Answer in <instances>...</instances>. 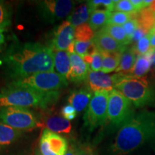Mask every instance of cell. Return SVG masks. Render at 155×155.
Returning a JSON list of instances; mask_svg holds the SVG:
<instances>
[{
    "instance_id": "obj_40",
    "label": "cell",
    "mask_w": 155,
    "mask_h": 155,
    "mask_svg": "<svg viewBox=\"0 0 155 155\" xmlns=\"http://www.w3.org/2000/svg\"><path fill=\"white\" fill-rule=\"evenodd\" d=\"M152 61H153V63H152V65H153V67H154V71H155V52H154V55H153Z\"/></svg>"
},
{
    "instance_id": "obj_8",
    "label": "cell",
    "mask_w": 155,
    "mask_h": 155,
    "mask_svg": "<svg viewBox=\"0 0 155 155\" xmlns=\"http://www.w3.org/2000/svg\"><path fill=\"white\" fill-rule=\"evenodd\" d=\"M109 92L96 91L94 93L84 114V125L88 130L106 124L107 120L108 101Z\"/></svg>"
},
{
    "instance_id": "obj_29",
    "label": "cell",
    "mask_w": 155,
    "mask_h": 155,
    "mask_svg": "<svg viewBox=\"0 0 155 155\" xmlns=\"http://www.w3.org/2000/svg\"><path fill=\"white\" fill-rule=\"evenodd\" d=\"M134 52L137 55H142L148 53L151 50L150 41L148 35H145L136 42V45L133 47Z\"/></svg>"
},
{
    "instance_id": "obj_20",
    "label": "cell",
    "mask_w": 155,
    "mask_h": 155,
    "mask_svg": "<svg viewBox=\"0 0 155 155\" xmlns=\"http://www.w3.org/2000/svg\"><path fill=\"white\" fill-rule=\"evenodd\" d=\"M137 56L138 55L134 52L133 48H126L121 54L119 67L116 71V73H121L126 75L130 74Z\"/></svg>"
},
{
    "instance_id": "obj_16",
    "label": "cell",
    "mask_w": 155,
    "mask_h": 155,
    "mask_svg": "<svg viewBox=\"0 0 155 155\" xmlns=\"http://www.w3.org/2000/svg\"><path fill=\"white\" fill-rule=\"evenodd\" d=\"M155 50L151 49L148 53L137 56L135 64L129 75L137 78H142L149 72L152 65V58Z\"/></svg>"
},
{
    "instance_id": "obj_42",
    "label": "cell",
    "mask_w": 155,
    "mask_h": 155,
    "mask_svg": "<svg viewBox=\"0 0 155 155\" xmlns=\"http://www.w3.org/2000/svg\"><path fill=\"white\" fill-rule=\"evenodd\" d=\"M154 28H155V23H154Z\"/></svg>"
},
{
    "instance_id": "obj_5",
    "label": "cell",
    "mask_w": 155,
    "mask_h": 155,
    "mask_svg": "<svg viewBox=\"0 0 155 155\" xmlns=\"http://www.w3.org/2000/svg\"><path fill=\"white\" fill-rule=\"evenodd\" d=\"M135 115L133 104L116 89L108 94L106 123L113 129H120Z\"/></svg>"
},
{
    "instance_id": "obj_34",
    "label": "cell",
    "mask_w": 155,
    "mask_h": 155,
    "mask_svg": "<svg viewBox=\"0 0 155 155\" xmlns=\"http://www.w3.org/2000/svg\"><path fill=\"white\" fill-rule=\"evenodd\" d=\"M76 111L72 106L68 104V105L64 106L61 109L62 116H63L65 119H66L69 121L74 119L76 116Z\"/></svg>"
},
{
    "instance_id": "obj_2",
    "label": "cell",
    "mask_w": 155,
    "mask_h": 155,
    "mask_svg": "<svg viewBox=\"0 0 155 155\" xmlns=\"http://www.w3.org/2000/svg\"><path fill=\"white\" fill-rule=\"evenodd\" d=\"M155 141V111L135 114L116 134L110 150L112 155H127Z\"/></svg>"
},
{
    "instance_id": "obj_37",
    "label": "cell",
    "mask_w": 155,
    "mask_h": 155,
    "mask_svg": "<svg viewBox=\"0 0 155 155\" xmlns=\"http://www.w3.org/2000/svg\"><path fill=\"white\" fill-rule=\"evenodd\" d=\"M149 38H150L151 49L155 50V28L151 29L150 32L147 34Z\"/></svg>"
},
{
    "instance_id": "obj_13",
    "label": "cell",
    "mask_w": 155,
    "mask_h": 155,
    "mask_svg": "<svg viewBox=\"0 0 155 155\" xmlns=\"http://www.w3.org/2000/svg\"><path fill=\"white\" fill-rule=\"evenodd\" d=\"M92 41L99 51L121 53L127 48L125 45L114 40L102 29L95 34Z\"/></svg>"
},
{
    "instance_id": "obj_21",
    "label": "cell",
    "mask_w": 155,
    "mask_h": 155,
    "mask_svg": "<svg viewBox=\"0 0 155 155\" xmlns=\"http://www.w3.org/2000/svg\"><path fill=\"white\" fill-rule=\"evenodd\" d=\"M91 12L87 4H82L78 8L73 9L66 20L75 28L80 25L86 24L87 21H88Z\"/></svg>"
},
{
    "instance_id": "obj_32",
    "label": "cell",
    "mask_w": 155,
    "mask_h": 155,
    "mask_svg": "<svg viewBox=\"0 0 155 155\" xmlns=\"http://www.w3.org/2000/svg\"><path fill=\"white\" fill-rule=\"evenodd\" d=\"M123 28L124 29L126 34H127V35L128 36V38H129V40L131 42V38L132 37L133 34L139 28V23L138 19L137 18V15H135L134 17H133L130 20L128 21L127 23H125L123 25Z\"/></svg>"
},
{
    "instance_id": "obj_22",
    "label": "cell",
    "mask_w": 155,
    "mask_h": 155,
    "mask_svg": "<svg viewBox=\"0 0 155 155\" xmlns=\"http://www.w3.org/2000/svg\"><path fill=\"white\" fill-rule=\"evenodd\" d=\"M111 12L106 9H96L91 14L88 19V25L94 31L103 28L108 25Z\"/></svg>"
},
{
    "instance_id": "obj_33",
    "label": "cell",
    "mask_w": 155,
    "mask_h": 155,
    "mask_svg": "<svg viewBox=\"0 0 155 155\" xmlns=\"http://www.w3.org/2000/svg\"><path fill=\"white\" fill-rule=\"evenodd\" d=\"M75 155H98L92 146L88 144H81L75 151Z\"/></svg>"
},
{
    "instance_id": "obj_7",
    "label": "cell",
    "mask_w": 155,
    "mask_h": 155,
    "mask_svg": "<svg viewBox=\"0 0 155 155\" xmlns=\"http://www.w3.org/2000/svg\"><path fill=\"white\" fill-rule=\"evenodd\" d=\"M0 121L20 131L32 130L42 125L28 108L14 106L0 108Z\"/></svg>"
},
{
    "instance_id": "obj_23",
    "label": "cell",
    "mask_w": 155,
    "mask_h": 155,
    "mask_svg": "<svg viewBox=\"0 0 155 155\" xmlns=\"http://www.w3.org/2000/svg\"><path fill=\"white\" fill-rule=\"evenodd\" d=\"M102 55V72L105 73H110L119 67L120 63L121 54L119 53H107V52L100 51Z\"/></svg>"
},
{
    "instance_id": "obj_36",
    "label": "cell",
    "mask_w": 155,
    "mask_h": 155,
    "mask_svg": "<svg viewBox=\"0 0 155 155\" xmlns=\"http://www.w3.org/2000/svg\"><path fill=\"white\" fill-rule=\"evenodd\" d=\"M148 34V32H147L144 29H143L141 27L137 29V30L135 31L134 33L133 34L132 37L131 38V42H138L140 39L144 38L145 35Z\"/></svg>"
},
{
    "instance_id": "obj_11",
    "label": "cell",
    "mask_w": 155,
    "mask_h": 155,
    "mask_svg": "<svg viewBox=\"0 0 155 155\" xmlns=\"http://www.w3.org/2000/svg\"><path fill=\"white\" fill-rule=\"evenodd\" d=\"M126 75L121 73L109 75L101 71H93L90 70L87 77V82L89 88L94 93L96 91L111 92L115 89L116 85Z\"/></svg>"
},
{
    "instance_id": "obj_39",
    "label": "cell",
    "mask_w": 155,
    "mask_h": 155,
    "mask_svg": "<svg viewBox=\"0 0 155 155\" xmlns=\"http://www.w3.org/2000/svg\"><path fill=\"white\" fill-rule=\"evenodd\" d=\"M5 35H4L2 32H0V49H1L2 46L3 45V44L5 43Z\"/></svg>"
},
{
    "instance_id": "obj_1",
    "label": "cell",
    "mask_w": 155,
    "mask_h": 155,
    "mask_svg": "<svg viewBox=\"0 0 155 155\" xmlns=\"http://www.w3.org/2000/svg\"><path fill=\"white\" fill-rule=\"evenodd\" d=\"M6 74L13 81L42 72H53V50L38 42H15L2 59Z\"/></svg>"
},
{
    "instance_id": "obj_14",
    "label": "cell",
    "mask_w": 155,
    "mask_h": 155,
    "mask_svg": "<svg viewBox=\"0 0 155 155\" xmlns=\"http://www.w3.org/2000/svg\"><path fill=\"white\" fill-rule=\"evenodd\" d=\"M71 68L66 78L73 82H81L86 80L89 72V65L83 58L75 53L70 54Z\"/></svg>"
},
{
    "instance_id": "obj_28",
    "label": "cell",
    "mask_w": 155,
    "mask_h": 155,
    "mask_svg": "<svg viewBox=\"0 0 155 155\" xmlns=\"http://www.w3.org/2000/svg\"><path fill=\"white\" fill-rule=\"evenodd\" d=\"M75 53L80 55L81 58H84L85 56L90 55L94 51L96 46L94 42L91 41L88 42H80L74 40Z\"/></svg>"
},
{
    "instance_id": "obj_25",
    "label": "cell",
    "mask_w": 155,
    "mask_h": 155,
    "mask_svg": "<svg viewBox=\"0 0 155 155\" xmlns=\"http://www.w3.org/2000/svg\"><path fill=\"white\" fill-rule=\"evenodd\" d=\"M12 22V10L10 7L0 1V32H4L10 26Z\"/></svg>"
},
{
    "instance_id": "obj_31",
    "label": "cell",
    "mask_w": 155,
    "mask_h": 155,
    "mask_svg": "<svg viewBox=\"0 0 155 155\" xmlns=\"http://www.w3.org/2000/svg\"><path fill=\"white\" fill-rule=\"evenodd\" d=\"M114 10L116 12H122L126 13L136 12L135 8L134 7L131 0H119L116 1Z\"/></svg>"
},
{
    "instance_id": "obj_19",
    "label": "cell",
    "mask_w": 155,
    "mask_h": 155,
    "mask_svg": "<svg viewBox=\"0 0 155 155\" xmlns=\"http://www.w3.org/2000/svg\"><path fill=\"white\" fill-rule=\"evenodd\" d=\"M54 67L59 75L66 78L71 68V57L66 50H53ZM67 79V78H66Z\"/></svg>"
},
{
    "instance_id": "obj_18",
    "label": "cell",
    "mask_w": 155,
    "mask_h": 155,
    "mask_svg": "<svg viewBox=\"0 0 155 155\" xmlns=\"http://www.w3.org/2000/svg\"><path fill=\"white\" fill-rule=\"evenodd\" d=\"M22 134V131L17 130L0 121V150L14 144Z\"/></svg>"
},
{
    "instance_id": "obj_3",
    "label": "cell",
    "mask_w": 155,
    "mask_h": 155,
    "mask_svg": "<svg viewBox=\"0 0 155 155\" xmlns=\"http://www.w3.org/2000/svg\"><path fill=\"white\" fill-rule=\"evenodd\" d=\"M59 94V91L41 92L8 84L0 91V108L9 106L45 108L57 101Z\"/></svg>"
},
{
    "instance_id": "obj_38",
    "label": "cell",
    "mask_w": 155,
    "mask_h": 155,
    "mask_svg": "<svg viewBox=\"0 0 155 155\" xmlns=\"http://www.w3.org/2000/svg\"><path fill=\"white\" fill-rule=\"evenodd\" d=\"M75 151H76V148L73 145H71L68 147V150L65 155H75Z\"/></svg>"
},
{
    "instance_id": "obj_27",
    "label": "cell",
    "mask_w": 155,
    "mask_h": 155,
    "mask_svg": "<svg viewBox=\"0 0 155 155\" xmlns=\"http://www.w3.org/2000/svg\"><path fill=\"white\" fill-rule=\"evenodd\" d=\"M135 13L137 12L126 13L122 12H112L110 14L108 24L123 26L128 21L135 17Z\"/></svg>"
},
{
    "instance_id": "obj_9",
    "label": "cell",
    "mask_w": 155,
    "mask_h": 155,
    "mask_svg": "<svg viewBox=\"0 0 155 155\" xmlns=\"http://www.w3.org/2000/svg\"><path fill=\"white\" fill-rule=\"evenodd\" d=\"M74 5V2L69 0H45L38 2V11L45 21L54 23L67 17Z\"/></svg>"
},
{
    "instance_id": "obj_10",
    "label": "cell",
    "mask_w": 155,
    "mask_h": 155,
    "mask_svg": "<svg viewBox=\"0 0 155 155\" xmlns=\"http://www.w3.org/2000/svg\"><path fill=\"white\" fill-rule=\"evenodd\" d=\"M68 150L66 139L58 134L44 129L39 150L42 155H65Z\"/></svg>"
},
{
    "instance_id": "obj_26",
    "label": "cell",
    "mask_w": 155,
    "mask_h": 155,
    "mask_svg": "<svg viewBox=\"0 0 155 155\" xmlns=\"http://www.w3.org/2000/svg\"><path fill=\"white\" fill-rule=\"evenodd\" d=\"M94 32L88 24H83L75 28V39L77 41H91L94 38Z\"/></svg>"
},
{
    "instance_id": "obj_6",
    "label": "cell",
    "mask_w": 155,
    "mask_h": 155,
    "mask_svg": "<svg viewBox=\"0 0 155 155\" xmlns=\"http://www.w3.org/2000/svg\"><path fill=\"white\" fill-rule=\"evenodd\" d=\"M9 84L15 86L24 87L41 92L58 91L68 86L67 79L58 73L42 72L33 74L22 79L13 81Z\"/></svg>"
},
{
    "instance_id": "obj_35",
    "label": "cell",
    "mask_w": 155,
    "mask_h": 155,
    "mask_svg": "<svg viewBox=\"0 0 155 155\" xmlns=\"http://www.w3.org/2000/svg\"><path fill=\"white\" fill-rule=\"evenodd\" d=\"M131 3L135 8L136 12L144 9L146 7L152 5L154 1H149V0H131Z\"/></svg>"
},
{
    "instance_id": "obj_12",
    "label": "cell",
    "mask_w": 155,
    "mask_h": 155,
    "mask_svg": "<svg viewBox=\"0 0 155 155\" xmlns=\"http://www.w3.org/2000/svg\"><path fill=\"white\" fill-rule=\"evenodd\" d=\"M75 28L68 21L62 22L56 29L52 41V50H66L71 43L74 42Z\"/></svg>"
},
{
    "instance_id": "obj_30",
    "label": "cell",
    "mask_w": 155,
    "mask_h": 155,
    "mask_svg": "<svg viewBox=\"0 0 155 155\" xmlns=\"http://www.w3.org/2000/svg\"><path fill=\"white\" fill-rule=\"evenodd\" d=\"M91 61L89 67L93 71H101L102 69L103 58L101 52L96 48L94 51L91 53Z\"/></svg>"
},
{
    "instance_id": "obj_24",
    "label": "cell",
    "mask_w": 155,
    "mask_h": 155,
    "mask_svg": "<svg viewBox=\"0 0 155 155\" xmlns=\"http://www.w3.org/2000/svg\"><path fill=\"white\" fill-rule=\"evenodd\" d=\"M102 30L105 31L106 33L112 37L114 40L118 41L124 45H127L131 43L130 40L126 34V32L123 26L116 25H106L105 27L102 28Z\"/></svg>"
},
{
    "instance_id": "obj_41",
    "label": "cell",
    "mask_w": 155,
    "mask_h": 155,
    "mask_svg": "<svg viewBox=\"0 0 155 155\" xmlns=\"http://www.w3.org/2000/svg\"><path fill=\"white\" fill-rule=\"evenodd\" d=\"M35 155H42V154H41V152H40V150H37L36 151V153H35Z\"/></svg>"
},
{
    "instance_id": "obj_15",
    "label": "cell",
    "mask_w": 155,
    "mask_h": 155,
    "mask_svg": "<svg viewBox=\"0 0 155 155\" xmlns=\"http://www.w3.org/2000/svg\"><path fill=\"white\" fill-rule=\"evenodd\" d=\"M93 95V91L89 88H82L75 90L70 95L69 104L75 108L76 112L81 113L88 108Z\"/></svg>"
},
{
    "instance_id": "obj_4",
    "label": "cell",
    "mask_w": 155,
    "mask_h": 155,
    "mask_svg": "<svg viewBox=\"0 0 155 155\" xmlns=\"http://www.w3.org/2000/svg\"><path fill=\"white\" fill-rule=\"evenodd\" d=\"M115 89L136 108L155 106V86L144 77L126 75L116 85Z\"/></svg>"
},
{
    "instance_id": "obj_17",
    "label": "cell",
    "mask_w": 155,
    "mask_h": 155,
    "mask_svg": "<svg viewBox=\"0 0 155 155\" xmlns=\"http://www.w3.org/2000/svg\"><path fill=\"white\" fill-rule=\"evenodd\" d=\"M43 124L45 129L56 134H70L72 130V126L69 120L61 116H52L46 118Z\"/></svg>"
}]
</instances>
